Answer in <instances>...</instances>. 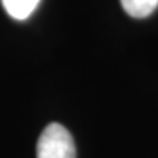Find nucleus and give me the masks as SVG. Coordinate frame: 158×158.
<instances>
[{
    "mask_svg": "<svg viewBox=\"0 0 158 158\" xmlns=\"http://www.w3.org/2000/svg\"><path fill=\"white\" fill-rule=\"evenodd\" d=\"M37 158H76L72 135L60 123L45 126L37 142Z\"/></svg>",
    "mask_w": 158,
    "mask_h": 158,
    "instance_id": "obj_1",
    "label": "nucleus"
},
{
    "mask_svg": "<svg viewBox=\"0 0 158 158\" xmlns=\"http://www.w3.org/2000/svg\"><path fill=\"white\" fill-rule=\"evenodd\" d=\"M38 3L40 0H2V5L7 15L18 21H23L31 16Z\"/></svg>",
    "mask_w": 158,
    "mask_h": 158,
    "instance_id": "obj_2",
    "label": "nucleus"
},
{
    "mask_svg": "<svg viewBox=\"0 0 158 158\" xmlns=\"http://www.w3.org/2000/svg\"><path fill=\"white\" fill-rule=\"evenodd\" d=\"M124 12L132 18H147L158 7V0H120Z\"/></svg>",
    "mask_w": 158,
    "mask_h": 158,
    "instance_id": "obj_3",
    "label": "nucleus"
}]
</instances>
